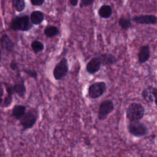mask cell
Instances as JSON below:
<instances>
[{
    "instance_id": "10",
    "label": "cell",
    "mask_w": 157,
    "mask_h": 157,
    "mask_svg": "<svg viewBox=\"0 0 157 157\" xmlns=\"http://www.w3.org/2000/svg\"><path fill=\"white\" fill-rule=\"evenodd\" d=\"M1 48L8 53H12L15 49V44L10 37L6 33L3 34L0 38Z\"/></svg>"
},
{
    "instance_id": "18",
    "label": "cell",
    "mask_w": 157,
    "mask_h": 157,
    "mask_svg": "<svg viewBox=\"0 0 157 157\" xmlns=\"http://www.w3.org/2000/svg\"><path fill=\"white\" fill-rule=\"evenodd\" d=\"M118 24L119 26L121 28V29L123 31H128L129 29L132 28V27L133 26L132 23L131 22V20L129 17L124 15H122L120 17V18L118 20Z\"/></svg>"
},
{
    "instance_id": "12",
    "label": "cell",
    "mask_w": 157,
    "mask_h": 157,
    "mask_svg": "<svg viewBox=\"0 0 157 157\" xmlns=\"http://www.w3.org/2000/svg\"><path fill=\"white\" fill-rule=\"evenodd\" d=\"M150 58V46L147 44L143 45L140 47L138 53L137 58L139 64H144L147 63Z\"/></svg>"
},
{
    "instance_id": "8",
    "label": "cell",
    "mask_w": 157,
    "mask_h": 157,
    "mask_svg": "<svg viewBox=\"0 0 157 157\" xmlns=\"http://www.w3.org/2000/svg\"><path fill=\"white\" fill-rule=\"evenodd\" d=\"M132 21L139 25H153L157 23V16L153 14H142L134 16Z\"/></svg>"
},
{
    "instance_id": "3",
    "label": "cell",
    "mask_w": 157,
    "mask_h": 157,
    "mask_svg": "<svg viewBox=\"0 0 157 157\" xmlns=\"http://www.w3.org/2000/svg\"><path fill=\"white\" fill-rule=\"evenodd\" d=\"M38 113L34 109H29L26 112L23 117L19 120V124L22 128V131H25L32 129L37 123Z\"/></svg>"
},
{
    "instance_id": "25",
    "label": "cell",
    "mask_w": 157,
    "mask_h": 157,
    "mask_svg": "<svg viewBox=\"0 0 157 157\" xmlns=\"http://www.w3.org/2000/svg\"><path fill=\"white\" fill-rule=\"evenodd\" d=\"M4 88L2 86V85L0 83V107L1 106L3 99H4Z\"/></svg>"
},
{
    "instance_id": "28",
    "label": "cell",
    "mask_w": 157,
    "mask_h": 157,
    "mask_svg": "<svg viewBox=\"0 0 157 157\" xmlns=\"http://www.w3.org/2000/svg\"><path fill=\"white\" fill-rule=\"evenodd\" d=\"M154 103L155 104V105H156V106L157 107V96L156 97V98H155V101H154Z\"/></svg>"
},
{
    "instance_id": "9",
    "label": "cell",
    "mask_w": 157,
    "mask_h": 157,
    "mask_svg": "<svg viewBox=\"0 0 157 157\" xmlns=\"http://www.w3.org/2000/svg\"><path fill=\"white\" fill-rule=\"evenodd\" d=\"M157 96V88L153 85H148L141 91V97L147 103L154 102Z\"/></svg>"
},
{
    "instance_id": "22",
    "label": "cell",
    "mask_w": 157,
    "mask_h": 157,
    "mask_svg": "<svg viewBox=\"0 0 157 157\" xmlns=\"http://www.w3.org/2000/svg\"><path fill=\"white\" fill-rule=\"evenodd\" d=\"M23 72L25 74H26L27 75H28L29 77H30L33 78H36L38 75L37 71H36V70H34V69H24V70H23Z\"/></svg>"
},
{
    "instance_id": "7",
    "label": "cell",
    "mask_w": 157,
    "mask_h": 157,
    "mask_svg": "<svg viewBox=\"0 0 157 157\" xmlns=\"http://www.w3.org/2000/svg\"><path fill=\"white\" fill-rule=\"evenodd\" d=\"M114 108V103L111 99L104 100L100 103L98 107V119L99 121L105 120L113 111Z\"/></svg>"
},
{
    "instance_id": "6",
    "label": "cell",
    "mask_w": 157,
    "mask_h": 157,
    "mask_svg": "<svg viewBox=\"0 0 157 157\" xmlns=\"http://www.w3.org/2000/svg\"><path fill=\"white\" fill-rule=\"evenodd\" d=\"M107 91V84L105 82L99 81L91 83L88 89V95L91 99H98L101 97Z\"/></svg>"
},
{
    "instance_id": "29",
    "label": "cell",
    "mask_w": 157,
    "mask_h": 157,
    "mask_svg": "<svg viewBox=\"0 0 157 157\" xmlns=\"http://www.w3.org/2000/svg\"><path fill=\"white\" fill-rule=\"evenodd\" d=\"M1 50H0V60H1Z\"/></svg>"
},
{
    "instance_id": "13",
    "label": "cell",
    "mask_w": 157,
    "mask_h": 157,
    "mask_svg": "<svg viewBox=\"0 0 157 157\" xmlns=\"http://www.w3.org/2000/svg\"><path fill=\"white\" fill-rule=\"evenodd\" d=\"M98 56L103 66H111L115 64L118 61L117 57L110 53H102Z\"/></svg>"
},
{
    "instance_id": "21",
    "label": "cell",
    "mask_w": 157,
    "mask_h": 157,
    "mask_svg": "<svg viewBox=\"0 0 157 157\" xmlns=\"http://www.w3.org/2000/svg\"><path fill=\"white\" fill-rule=\"evenodd\" d=\"M12 6L14 9L18 12H22L26 7L25 0H12Z\"/></svg>"
},
{
    "instance_id": "30",
    "label": "cell",
    "mask_w": 157,
    "mask_h": 157,
    "mask_svg": "<svg viewBox=\"0 0 157 157\" xmlns=\"http://www.w3.org/2000/svg\"><path fill=\"white\" fill-rule=\"evenodd\" d=\"M0 136H1V131H0Z\"/></svg>"
},
{
    "instance_id": "23",
    "label": "cell",
    "mask_w": 157,
    "mask_h": 157,
    "mask_svg": "<svg viewBox=\"0 0 157 157\" xmlns=\"http://www.w3.org/2000/svg\"><path fill=\"white\" fill-rule=\"evenodd\" d=\"M94 2V0H80L79 7L80 8H83L91 6Z\"/></svg>"
},
{
    "instance_id": "15",
    "label": "cell",
    "mask_w": 157,
    "mask_h": 157,
    "mask_svg": "<svg viewBox=\"0 0 157 157\" xmlns=\"http://www.w3.org/2000/svg\"><path fill=\"white\" fill-rule=\"evenodd\" d=\"M26 106L24 105L16 104L13 107L12 109L11 116L16 120L19 121L26 113Z\"/></svg>"
},
{
    "instance_id": "17",
    "label": "cell",
    "mask_w": 157,
    "mask_h": 157,
    "mask_svg": "<svg viewBox=\"0 0 157 157\" xmlns=\"http://www.w3.org/2000/svg\"><path fill=\"white\" fill-rule=\"evenodd\" d=\"M29 18L31 23L33 25H38L41 24L44 21L45 19V15L43 12L36 10L31 12Z\"/></svg>"
},
{
    "instance_id": "2",
    "label": "cell",
    "mask_w": 157,
    "mask_h": 157,
    "mask_svg": "<svg viewBox=\"0 0 157 157\" xmlns=\"http://www.w3.org/2000/svg\"><path fill=\"white\" fill-rule=\"evenodd\" d=\"M145 109L144 106L139 102L131 103L126 109V117L130 121H139L145 115Z\"/></svg>"
},
{
    "instance_id": "26",
    "label": "cell",
    "mask_w": 157,
    "mask_h": 157,
    "mask_svg": "<svg viewBox=\"0 0 157 157\" xmlns=\"http://www.w3.org/2000/svg\"><path fill=\"white\" fill-rule=\"evenodd\" d=\"M9 67L10 68L11 70L12 71H17L18 68V64L16 61H12L9 64Z\"/></svg>"
},
{
    "instance_id": "20",
    "label": "cell",
    "mask_w": 157,
    "mask_h": 157,
    "mask_svg": "<svg viewBox=\"0 0 157 157\" xmlns=\"http://www.w3.org/2000/svg\"><path fill=\"white\" fill-rule=\"evenodd\" d=\"M31 47L35 54H37L42 52L45 48L44 44L38 40H33L31 44Z\"/></svg>"
},
{
    "instance_id": "4",
    "label": "cell",
    "mask_w": 157,
    "mask_h": 157,
    "mask_svg": "<svg viewBox=\"0 0 157 157\" xmlns=\"http://www.w3.org/2000/svg\"><path fill=\"white\" fill-rule=\"evenodd\" d=\"M128 132L136 137H142L147 135L148 128L143 122L139 121H130L128 125Z\"/></svg>"
},
{
    "instance_id": "5",
    "label": "cell",
    "mask_w": 157,
    "mask_h": 157,
    "mask_svg": "<svg viewBox=\"0 0 157 157\" xmlns=\"http://www.w3.org/2000/svg\"><path fill=\"white\" fill-rule=\"evenodd\" d=\"M68 72V60L66 58L64 57L62 58L55 65L53 70V75L56 80L59 81L63 80L67 76Z\"/></svg>"
},
{
    "instance_id": "19",
    "label": "cell",
    "mask_w": 157,
    "mask_h": 157,
    "mask_svg": "<svg viewBox=\"0 0 157 157\" xmlns=\"http://www.w3.org/2000/svg\"><path fill=\"white\" fill-rule=\"evenodd\" d=\"M60 33L59 28L54 25H47L44 30V34L48 38H52L58 36Z\"/></svg>"
},
{
    "instance_id": "1",
    "label": "cell",
    "mask_w": 157,
    "mask_h": 157,
    "mask_svg": "<svg viewBox=\"0 0 157 157\" xmlns=\"http://www.w3.org/2000/svg\"><path fill=\"white\" fill-rule=\"evenodd\" d=\"M10 28L14 31H28L33 27V24L28 15L16 16L11 20Z\"/></svg>"
},
{
    "instance_id": "16",
    "label": "cell",
    "mask_w": 157,
    "mask_h": 157,
    "mask_svg": "<svg viewBox=\"0 0 157 157\" xmlns=\"http://www.w3.org/2000/svg\"><path fill=\"white\" fill-rule=\"evenodd\" d=\"M98 14L101 18L108 19L110 18L113 14L112 7L109 4L102 5L98 10Z\"/></svg>"
},
{
    "instance_id": "27",
    "label": "cell",
    "mask_w": 157,
    "mask_h": 157,
    "mask_svg": "<svg viewBox=\"0 0 157 157\" xmlns=\"http://www.w3.org/2000/svg\"><path fill=\"white\" fill-rule=\"evenodd\" d=\"M69 4L73 7H75L78 4V0H69L68 1Z\"/></svg>"
},
{
    "instance_id": "24",
    "label": "cell",
    "mask_w": 157,
    "mask_h": 157,
    "mask_svg": "<svg viewBox=\"0 0 157 157\" xmlns=\"http://www.w3.org/2000/svg\"><path fill=\"white\" fill-rule=\"evenodd\" d=\"M31 4L34 6H42L45 0H29Z\"/></svg>"
},
{
    "instance_id": "11",
    "label": "cell",
    "mask_w": 157,
    "mask_h": 157,
    "mask_svg": "<svg viewBox=\"0 0 157 157\" xmlns=\"http://www.w3.org/2000/svg\"><path fill=\"white\" fill-rule=\"evenodd\" d=\"M101 66L102 64L99 56H94L87 63L86 71L89 74L93 75L99 71Z\"/></svg>"
},
{
    "instance_id": "14",
    "label": "cell",
    "mask_w": 157,
    "mask_h": 157,
    "mask_svg": "<svg viewBox=\"0 0 157 157\" xmlns=\"http://www.w3.org/2000/svg\"><path fill=\"white\" fill-rule=\"evenodd\" d=\"M13 91L14 94H17L19 98H25L26 93V88L23 78L13 85Z\"/></svg>"
}]
</instances>
